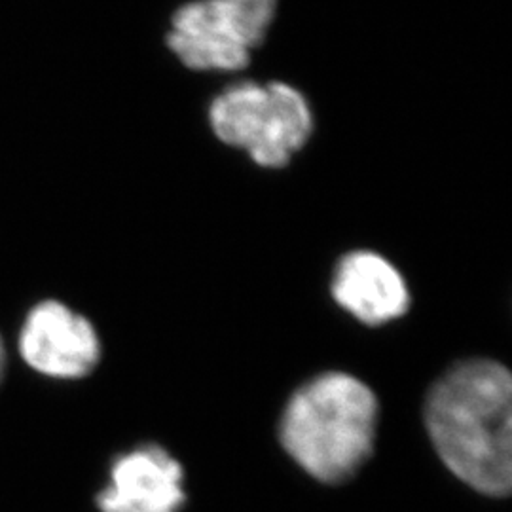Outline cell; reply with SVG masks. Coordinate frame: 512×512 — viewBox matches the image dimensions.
Returning a JSON list of instances; mask_svg holds the SVG:
<instances>
[{"instance_id":"5","label":"cell","mask_w":512,"mask_h":512,"mask_svg":"<svg viewBox=\"0 0 512 512\" xmlns=\"http://www.w3.org/2000/svg\"><path fill=\"white\" fill-rule=\"evenodd\" d=\"M184 503L183 465L154 442L114 458L109 482L95 497L101 512H181Z\"/></svg>"},{"instance_id":"7","label":"cell","mask_w":512,"mask_h":512,"mask_svg":"<svg viewBox=\"0 0 512 512\" xmlns=\"http://www.w3.org/2000/svg\"><path fill=\"white\" fill-rule=\"evenodd\" d=\"M275 12L277 0H192L177 8L169 33L251 57L268 37Z\"/></svg>"},{"instance_id":"6","label":"cell","mask_w":512,"mask_h":512,"mask_svg":"<svg viewBox=\"0 0 512 512\" xmlns=\"http://www.w3.org/2000/svg\"><path fill=\"white\" fill-rule=\"evenodd\" d=\"M334 302L368 327L401 319L410 310V289L403 274L374 251H351L334 268Z\"/></svg>"},{"instance_id":"1","label":"cell","mask_w":512,"mask_h":512,"mask_svg":"<svg viewBox=\"0 0 512 512\" xmlns=\"http://www.w3.org/2000/svg\"><path fill=\"white\" fill-rule=\"evenodd\" d=\"M512 378L494 359H469L431 385L423 421L442 463L478 494L512 490Z\"/></svg>"},{"instance_id":"8","label":"cell","mask_w":512,"mask_h":512,"mask_svg":"<svg viewBox=\"0 0 512 512\" xmlns=\"http://www.w3.org/2000/svg\"><path fill=\"white\" fill-rule=\"evenodd\" d=\"M6 368H8V349H6L4 338H2V334H0V385L4 382Z\"/></svg>"},{"instance_id":"4","label":"cell","mask_w":512,"mask_h":512,"mask_svg":"<svg viewBox=\"0 0 512 512\" xmlns=\"http://www.w3.org/2000/svg\"><path fill=\"white\" fill-rule=\"evenodd\" d=\"M19 359L44 378L84 380L101 363L103 344L92 321L61 300H40L18 332Z\"/></svg>"},{"instance_id":"3","label":"cell","mask_w":512,"mask_h":512,"mask_svg":"<svg viewBox=\"0 0 512 512\" xmlns=\"http://www.w3.org/2000/svg\"><path fill=\"white\" fill-rule=\"evenodd\" d=\"M209 124L220 143L247 152L264 169L289 165L315 126L306 95L277 80L226 88L209 105Z\"/></svg>"},{"instance_id":"2","label":"cell","mask_w":512,"mask_h":512,"mask_svg":"<svg viewBox=\"0 0 512 512\" xmlns=\"http://www.w3.org/2000/svg\"><path fill=\"white\" fill-rule=\"evenodd\" d=\"M380 401L348 372L330 370L300 385L279 421V442L323 484H344L374 454Z\"/></svg>"}]
</instances>
